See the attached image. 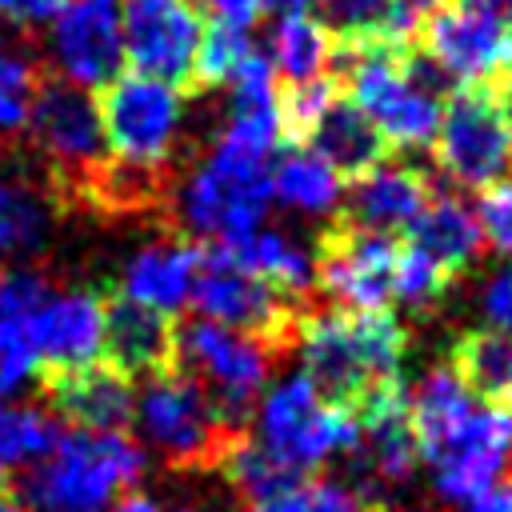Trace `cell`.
Here are the masks:
<instances>
[{"label":"cell","mask_w":512,"mask_h":512,"mask_svg":"<svg viewBox=\"0 0 512 512\" xmlns=\"http://www.w3.org/2000/svg\"><path fill=\"white\" fill-rule=\"evenodd\" d=\"M304 376L340 408L356 412L380 388L404 384L408 332L388 312H308L300 324Z\"/></svg>","instance_id":"6da1fadb"},{"label":"cell","mask_w":512,"mask_h":512,"mask_svg":"<svg viewBox=\"0 0 512 512\" xmlns=\"http://www.w3.org/2000/svg\"><path fill=\"white\" fill-rule=\"evenodd\" d=\"M144 468V448L128 432L64 428L40 460L16 468L0 484L28 512H104L116 492H128L144 476Z\"/></svg>","instance_id":"7a4b0ae2"},{"label":"cell","mask_w":512,"mask_h":512,"mask_svg":"<svg viewBox=\"0 0 512 512\" xmlns=\"http://www.w3.org/2000/svg\"><path fill=\"white\" fill-rule=\"evenodd\" d=\"M348 72V100L368 116L388 148H428L444 112V80L408 44H340L336 64Z\"/></svg>","instance_id":"3957f363"},{"label":"cell","mask_w":512,"mask_h":512,"mask_svg":"<svg viewBox=\"0 0 512 512\" xmlns=\"http://www.w3.org/2000/svg\"><path fill=\"white\" fill-rule=\"evenodd\" d=\"M272 156H256L228 140H208V148L188 164V172L172 184L168 216L180 232L204 236L212 244L240 240L256 232L268 216L272 188H268Z\"/></svg>","instance_id":"277c9868"},{"label":"cell","mask_w":512,"mask_h":512,"mask_svg":"<svg viewBox=\"0 0 512 512\" xmlns=\"http://www.w3.org/2000/svg\"><path fill=\"white\" fill-rule=\"evenodd\" d=\"M132 420L144 444L176 472H216L228 448L248 436V428L232 424L216 408L204 384L176 368L148 376L136 396Z\"/></svg>","instance_id":"5b68a950"},{"label":"cell","mask_w":512,"mask_h":512,"mask_svg":"<svg viewBox=\"0 0 512 512\" xmlns=\"http://www.w3.org/2000/svg\"><path fill=\"white\" fill-rule=\"evenodd\" d=\"M96 104L104 120L108 156L116 164L176 180V160L184 156L188 128L184 88L140 72H120L112 84H104V96Z\"/></svg>","instance_id":"8992f818"},{"label":"cell","mask_w":512,"mask_h":512,"mask_svg":"<svg viewBox=\"0 0 512 512\" xmlns=\"http://www.w3.org/2000/svg\"><path fill=\"white\" fill-rule=\"evenodd\" d=\"M24 132L60 204H84L96 172L108 164L104 120L92 92L64 80H40Z\"/></svg>","instance_id":"52a82bcc"},{"label":"cell","mask_w":512,"mask_h":512,"mask_svg":"<svg viewBox=\"0 0 512 512\" xmlns=\"http://www.w3.org/2000/svg\"><path fill=\"white\" fill-rule=\"evenodd\" d=\"M188 300L204 320H216L224 328L264 340L280 360L300 344V324L312 312L308 304L244 272L220 244H208V248L200 244V264H196Z\"/></svg>","instance_id":"ba28073f"},{"label":"cell","mask_w":512,"mask_h":512,"mask_svg":"<svg viewBox=\"0 0 512 512\" xmlns=\"http://www.w3.org/2000/svg\"><path fill=\"white\" fill-rule=\"evenodd\" d=\"M276 360L280 356L264 340H256L248 332H236V328H224L216 320L176 324V360H172V368L188 372L196 384H204V392L216 400V408L240 428H248L256 396H260Z\"/></svg>","instance_id":"9c48e42d"},{"label":"cell","mask_w":512,"mask_h":512,"mask_svg":"<svg viewBox=\"0 0 512 512\" xmlns=\"http://www.w3.org/2000/svg\"><path fill=\"white\" fill-rule=\"evenodd\" d=\"M256 428L260 444L300 476L316 472L336 452H352L356 444V416L332 404L304 372L280 380L260 400Z\"/></svg>","instance_id":"30bf717a"},{"label":"cell","mask_w":512,"mask_h":512,"mask_svg":"<svg viewBox=\"0 0 512 512\" xmlns=\"http://www.w3.org/2000/svg\"><path fill=\"white\" fill-rule=\"evenodd\" d=\"M420 56L460 88L496 84L512 68V28L476 0H440L424 12Z\"/></svg>","instance_id":"8fae6325"},{"label":"cell","mask_w":512,"mask_h":512,"mask_svg":"<svg viewBox=\"0 0 512 512\" xmlns=\"http://www.w3.org/2000/svg\"><path fill=\"white\" fill-rule=\"evenodd\" d=\"M436 168L460 188H492L512 176V136L504 116L484 88H460L444 100L436 136H432Z\"/></svg>","instance_id":"7c38bea8"},{"label":"cell","mask_w":512,"mask_h":512,"mask_svg":"<svg viewBox=\"0 0 512 512\" xmlns=\"http://www.w3.org/2000/svg\"><path fill=\"white\" fill-rule=\"evenodd\" d=\"M40 48L52 80L84 92L112 84L124 68V0H64Z\"/></svg>","instance_id":"4fadbf2b"},{"label":"cell","mask_w":512,"mask_h":512,"mask_svg":"<svg viewBox=\"0 0 512 512\" xmlns=\"http://www.w3.org/2000/svg\"><path fill=\"white\" fill-rule=\"evenodd\" d=\"M400 244L384 232H368L336 220L312 244L316 292H324L344 312H376L392 300Z\"/></svg>","instance_id":"5bb4252c"},{"label":"cell","mask_w":512,"mask_h":512,"mask_svg":"<svg viewBox=\"0 0 512 512\" xmlns=\"http://www.w3.org/2000/svg\"><path fill=\"white\" fill-rule=\"evenodd\" d=\"M204 40V16L192 0H128L124 4V64L132 72L188 88Z\"/></svg>","instance_id":"9a60e30c"},{"label":"cell","mask_w":512,"mask_h":512,"mask_svg":"<svg viewBox=\"0 0 512 512\" xmlns=\"http://www.w3.org/2000/svg\"><path fill=\"white\" fill-rule=\"evenodd\" d=\"M432 488L448 504H468L488 492L512 464V408H476L472 420L432 456Z\"/></svg>","instance_id":"2e32d148"},{"label":"cell","mask_w":512,"mask_h":512,"mask_svg":"<svg viewBox=\"0 0 512 512\" xmlns=\"http://www.w3.org/2000/svg\"><path fill=\"white\" fill-rule=\"evenodd\" d=\"M36 376L48 408L64 424L84 432H128L136 388H132V376H124L108 360L96 356L76 368H44Z\"/></svg>","instance_id":"e0dca14e"},{"label":"cell","mask_w":512,"mask_h":512,"mask_svg":"<svg viewBox=\"0 0 512 512\" xmlns=\"http://www.w3.org/2000/svg\"><path fill=\"white\" fill-rule=\"evenodd\" d=\"M28 348L36 372L76 368L100 356L104 336V292L96 288H52L28 316Z\"/></svg>","instance_id":"ac0fdd59"},{"label":"cell","mask_w":512,"mask_h":512,"mask_svg":"<svg viewBox=\"0 0 512 512\" xmlns=\"http://www.w3.org/2000/svg\"><path fill=\"white\" fill-rule=\"evenodd\" d=\"M64 204L44 168L0 172V268H32L56 244Z\"/></svg>","instance_id":"d6986e66"},{"label":"cell","mask_w":512,"mask_h":512,"mask_svg":"<svg viewBox=\"0 0 512 512\" xmlns=\"http://www.w3.org/2000/svg\"><path fill=\"white\" fill-rule=\"evenodd\" d=\"M432 196L428 172L400 160H380L368 172H360L352 184H344L340 220L368 228V232H408V224L420 216V208Z\"/></svg>","instance_id":"ffe728a7"},{"label":"cell","mask_w":512,"mask_h":512,"mask_svg":"<svg viewBox=\"0 0 512 512\" xmlns=\"http://www.w3.org/2000/svg\"><path fill=\"white\" fill-rule=\"evenodd\" d=\"M104 360L124 376H160L176 360V324L168 312L124 300L120 292L104 296Z\"/></svg>","instance_id":"44dd1931"},{"label":"cell","mask_w":512,"mask_h":512,"mask_svg":"<svg viewBox=\"0 0 512 512\" xmlns=\"http://www.w3.org/2000/svg\"><path fill=\"white\" fill-rule=\"evenodd\" d=\"M200 264V244H192L188 236H160L140 244L124 268H120V296L136 300L144 308L156 312H176L180 304H188L192 292V276Z\"/></svg>","instance_id":"7402d4cb"},{"label":"cell","mask_w":512,"mask_h":512,"mask_svg":"<svg viewBox=\"0 0 512 512\" xmlns=\"http://www.w3.org/2000/svg\"><path fill=\"white\" fill-rule=\"evenodd\" d=\"M408 244L420 248L428 260H436L448 276L468 272L484 256V232L476 220V208L460 192H444L432 184L428 204L408 224Z\"/></svg>","instance_id":"603a6c76"},{"label":"cell","mask_w":512,"mask_h":512,"mask_svg":"<svg viewBox=\"0 0 512 512\" xmlns=\"http://www.w3.org/2000/svg\"><path fill=\"white\" fill-rule=\"evenodd\" d=\"M52 292L40 268H0V396L20 392L36 376V356L28 348V316Z\"/></svg>","instance_id":"cb8c5ba5"},{"label":"cell","mask_w":512,"mask_h":512,"mask_svg":"<svg viewBox=\"0 0 512 512\" xmlns=\"http://www.w3.org/2000/svg\"><path fill=\"white\" fill-rule=\"evenodd\" d=\"M404 408H408V428L416 436L420 460H432L476 412L472 392L456 380V372L448 364L428 368L408 392H404Z\"/></svg>","instance_id":"d4e9b609"},{"label":"cell","mask_w":512,"mask_h":512,"mask_svg":"<svg viewBox=\"0 0 512 512\" xmlns=\"http://www.w3.org/2000/svg\"><path fill=\"white\" fill-rule=\"evenodd\" d=\"M244 272H252L256 280L272 284L276 292L308 304V296L316 292V264H312V248L300 244L292 232L284 228H256L240 240L220 244Z\"/></svg>","instance_id":"484cf974"},{"label":"cell","mask_w":512,"mask_h":512,"mask_svg":"<svg viewBox=\"0 0 512 512\" xmlns=\"http://www.w3.org/2000/svg\"><path fill=\"white\" fill-rule=\"evenodd\" d=\"M304 140H308L304 148H312L344 180H356L360 172H368L372 164H380L384 152H388V144L380 140V132L368 124V116L348 96H332L328 108L308 124Z\"/></svg>","instance_id":"4316f807"},{"label":"cell","mask_w":512,"mask_h":512,"mask_svg":"<svg viewBox=\"0 0 512 512\" xmlns=\"http://www.w3.org/2000/svg\"><path fill=\"white\" fill-rule=\"evenodd\" d=\"M344 176L328 168L312 148H280L268 164V188L272 200L284 212L308 216V220H328L344 204Z\"/></svg>","instance_id":"83f0119b"},{"label":"cell","mask_w":512,"mask_h":512,"mask_svg":"<svg viewBox=\"0 0 512 512\" xmlns=\"http://www.w3.org/2000/svg\"><path fill=\"white\" fill-rule=\"evenodd\" d=\"M336 36L316 16H280L268 28V68L280 88H300L328 80L336 64Z\"/></svg>","instance_id":"f1b7e54d"},{"label":"cell","mask_w":512,"mask_h":512,"mask_svg":"<svg viewBox=\"0 0 512 512\" xmlns=\"http://www.w3.org/2000/svg\"><path fill=\"white\" fill-rule=\"evenodd\" d=\"M448 368L456 380L492 408H512V332L468 328L448 348Z\"/></svg>","instance_id":"f546056e"},{"label":"cell","mask_w":512,"mask_h":512,"mask_svg":"<svg viewBox=\"0 0 512 512\" xmlns=\"http://www.w3.org/2000/svg\"><path fill=\"white\" fill-rule=\"evenodd\" d=\"M324 28L336 36V44H408L420 28V16L408 0H320Z\"/></svg>","instance_id":"4dcf8cb0"},{"label":"cell","mask_w":512,"mask_h":512,"mask_svg":"<svg viewBox=\"0 0 512 512\" xmlns=\"http://www.w3.org/2000/svg\"><path fill=\"white\" fill-rule=\"evenodd\" d=\"M216 472H224L228 488H232L248 508H260V512H268L276 500H284V496L304 480L296 468H288L280 456H272L260 440H248V436L228 448V456L220 460Z\"/></svg>","instance_id":"1f68e13d"},{"label":"cell","mask_w":512,"mask_h":512,"mask_svg":"<svg viewBox=\"0 0 512 512\" xmlns=\"http://www.w3.org/2000/svg\"><path fill=\"white\" fill-rule=\"evenodd\" d=\"M40 88V64L16 44H0V140H16L28 128V112Z\"/></svg>","instance_id":"d6a6232c"},{"label":"cell","mask_w":512,"mask_h":512,"mask_svg":"<svg viewBox=\"0 0 512 512\" xmlns=\"http://www.w3.org/2000/svg\"><path fill=\"white\" fill-rule=\"evenodd\" d=\"M252 52H256V44H252L248 24L212 20V28H204V40H200L192 84H200V88H224L248 64Z\"/></svg>","instance_id":"836d02e7"},{"label":"cell","mask_w":512,"mask_h":512,"mask_svg":"<svg viewBox=\"0 0 512 512\" xmlns=\"http://www.w3.org/2000/svg\"><path fill=\"white\" fill-rule=\"evenodd\" d=\"M448 288H452V276L436 260H428L412 244H400L396 276H392V300H400L408 312H432L444 304Z\"/></svg>","instance_id":"e575fe53"},{"label":"cell","mask_w":512,"mask_h":512,"mask_svg":"<svg viewBox=\"0 0 512 512\" xmlns=\"http://www.w3.org/2000/svg\"><path fill=\"white\" fill-rule=\"evenodd\" d=\"M376 508L380 504L364 500L356 488H348L340 480H300L268 512H376Z\"/></svg>","instance_id":"d590c367"},{"label":"cell","mask_w":512,"mask_h":512,"mask_svg":"<svg viewBox=\"0 0 512 512\" xmlns=\"http://www.w3.org/2000/svg\"><path fill=\"white\" fill-rule=\"evenodd\" d=\"M476 220H480L484 244H492L500 256L512 260V176H504L500 184L480 192Z\"/></svg>","instance_id":"8d00e7d4"},{"label":"cell","mask_w":512,"mask_h":512,"mask_svg":"<svg viewBox=\"0 0 512 512\" xmlns=\"http://www.w3.org/2000/svg\"><path fill=\"white\" fill-rule=\"evenodd\" d=\"M480 308H484V316H488L496 328L512 332V268H500V272H492V276L484 280Z\"/></svg>","instance_id":"74e56055"},{"label":"cell","mask_w":512,"mask_h":512,"mask_svg":"<svg viewBox=\"0 0 512 512\" xmlns=\"http://www.w3.org/2000/svg\"><path fill=\"white\" fill-rule=\"evenodd\" d=\"M60 4L64 0H0V20L16 32H36L60 12Z\"/></svg>","instance_id":"f35d334b"},{"label":"cell","mask_w":512,"mask_h":512,"mask_svg":"<svg viewBox=\"0 0 512 512\" xmlns=\"http://www.w3.org/2000/svg\"><path fill=\"white\" fill-rule=\"evenodd\" d=\"M192 4L196 8H208L224 24H248V28H252V20L260 12V0H192Z\"/></svg>","instance_id":"ab89813d"},{"label":"cell","mask_w":512,"mask_h":512,"mask_svg":"<svg viewBox=\"0 0 512 512\" xmlns=\"http://www.w3.org/2000/svg\"><path fill=\"white\" fill-rule=\"evenodd\" d=\"M464 512H512V480L492 484L488 492H480L476 500H468Z\"/></svg>","instance_id":"60d3db41"},{"label":"cell","mask_w":512,"mask_h":512,"mask_svg":"<svg viewBox=\"0 0 512 512\" xmlns=\"http://www.w3.org/2000/svg\"><path fill=\"white\" fill-rule=\"evenodd\" d=\"M104 512H168L160 500H152V496H144V492H124L116 504H108Z\"/></svg>","instance_id":"b9f144b4"},{"label":"cell","mask_w":512,"mask_h":512,"mask_svg":"<svg viewBox=\"0 0 512 512\" xmlns=\"http://www.w3.org/2000/svg\"><path fill=\"white\" fill-rule=\"evenodd\" d=\"M320 0H260V12H272L276 20L280 16H312Z\"/></svg>","instance_id":"7bdbcfd3"},{"label":"cell","mask_w":512,"mask_h":512,"mask_svg":"<svg viewBox=\"0 0 512 512\" xmlns=\"http://www.w3.org/2000/svg\"><path fill=\"white\" fill-rule=\"evenodd\" d=\"M492 100H496V108H500V116H504L508 136H512V68L492 84Z\"/></svg>","instance_id":"ee69618b"},{"label":"cell","mask_w":512,"mask_h":512,"mask_svg":"<svg viewBox=\"0 0 512 512\" xmlns=\"http://www.w3.org/2000/svg\"><path fill=\"white\" fill-rule=\"evenodd\" d=\"M0 512H28V508H24V504H20V500L0 484Z\"/></svg>","instance_id":"f6af8a7d"},{"label":"cell","mask_w":512,"mask_h":512,"mask_svg":"<svg viewBox=\"0 0 512 512\" xmlns=\"http://www.w3.org/2000/svg\"><path fill=\"white\" fill-rule=\"evenodd\" d=\"M408 4H412V8H416V16H420V20H424V12H428V8H432V4H440V0H408Z\"/></svg>","instance_id":"bcb514c9"},{"label":"cell","mask_w":512,"mask_h":512,"mask_svg":"<svg viewBox=\"0 0 512 512\" xmlns=\"http://www.w3.org/2000/svg\"><path fill=\"white\" fill-rule=\"evenodd\" d=\"M376 512H400V508H384V504H380V508H376Z\"/></svg>","instance_id":"7dc6e473"},{"label":"cell","mask_w":512,"mask_h":512,"mask_svg":"<svg viewBox=\"0 0 512 512\" xmlns=\"http://www.w3.org/2000/svg\"><path fill=\"white\" fill-rule=\"evenodd\" d=\"M244 512H260V508H244Z\"/></svg>","instance_id":"c3c4849f"}]
</instances>
